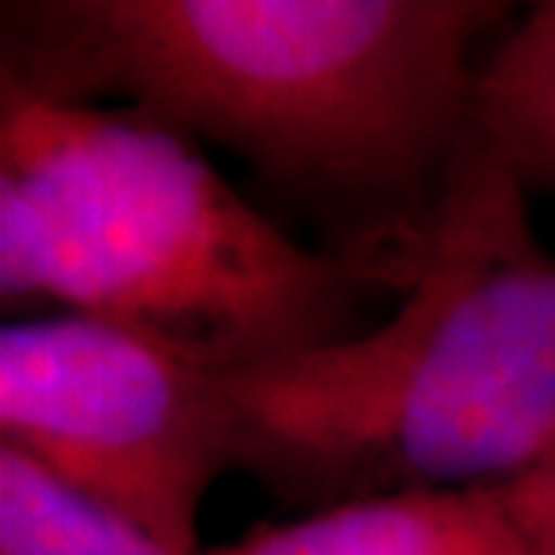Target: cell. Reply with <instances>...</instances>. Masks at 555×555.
Listing matches in <instances>:
<instances>
[{
    "label": "cell",
    "instance_id": "6da1fadb",
    "mask_svg": "<svg viewBox=\"0 0 555 555\" xmlns=\"http://www.w3.org/2000/svg\"><path fill=\"white\" fill-rule=\"evenodd\" d=\"M508 22L498 0H8L0 83L220 144L318 249L404 293Z\"/></svg>",
    "mask_w": 555,
    "mask_h": 555
},
{
    "label": "cell",
    "instance_id": "7a4b0ae2",
    "mask_svg": "<svg viewBox=\"0 0 555 555\" xmlns=\"http://www.w3.org/2000/svg\"><path fill=\"white\" fill-rule=\"evenodd\" d=\"M235 469L282 505L473 491L555 459V257L476 130L383 325L231 372Z\"/></svg>",
    "mask_w": 555,
    "mask_h": 555
},
{
    "label": "cell",
    "instance_id": "3957f363",
    "mask_svg": "<svg viewBox=\"0 0 555 555\" xmlns=\"http://www.w3.org/2000/svg\"><path fill=\"white\" fill-rule=\"evenodd\" d=\"M375 288L124 105L0 83V299L149 332L228 372L361 332Z\"/></svg>",
    "mask_w": 555,
    "mask_h": 555
},
{
    "label": "cell",
    "instance_id": "277c9868",
    "mask_svg": "<svg viewBox=\"0 0 555 555\" xmlns=\"http://www.w3.org/2000/svg\"><path fill=\"white\" fill-rule=\"evenodd\" d=\"M0 443L177 555L235 469L231 372L87 314L0 328Z\"/></svg>",
    "mask_w": 555,
    "mask_h": 555
},
{
    "label": "cell",
    "instance_id": "5b68a950",
    "mask_svg": "<svg viewBox=\"0 0 555 555\" xmlns=\"http://www.w3.org/2000/svg\"><path fill=\"white\" fill-rule=\"evenodd\" d=\"M198 555H534L498 487L397 491L260 524Z\"/></svg>",
    "mask_w": 555,
    "mask_h": 555
},
{
    "label": "cell",
    "instance_id": "8992f818",
    "mask_svg": "<svg viewBox=\"0 0 555 555\" xmlns=\"http://www.w3.org/2000/svg\"><path fill=\"white\" fill-rule=\"evenodd\" d=\"M476 130L534 192L555 198V0L498 33L476 76Z\"/></svg>",
    "mask_w": 555,
    "mask_h": 555
},
{
    "label": "cell",
    "instance_id": "52a82bcc",
    "mask_svg": "<svg viewBox=\"0 0 555 555\" xmlns=\"http://www.w3.org/2000/svg\"><path fill=\"white\" fill-rule=\"evenodd\" d=\"M0 555H177L0 443Z\"/></svg>",
    "mask_w": 555,
    "mask_h": 555
},
{
    "label": "cell",
    "instance_id": "ba28073f",
    "mask_svg": "<svg viewBox=\"0 0 555 555\" xmlns=\"http://www.w3.org/2000/svg\"><path fill=\"white\" fill-rule=\"evenodd\" d=\"M534 555H555V459L524 480L498 487Z\"/></svg>",
    "mask_w": 555,
    "mask_h": 555
}]
</instances>
